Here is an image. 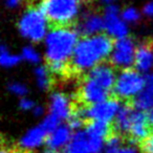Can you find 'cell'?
Listing matches in <instances>:
<instances>
[{"mask_svg":"<svg viewBox=\"0 0 153 153\" xmlns=\"http://www.w3.org/2000/svg\"><path fill=\"white\" fill-rule=\"evenodd\" d=\"M78 30L84 36L101 34L104 30V17L97 13H86L81 18Z\"/></svg>","mask_w":153,"mask_h":153,"instance_id":"15","label":"cell"},{"mask_svg":"<svg viewBox=\"0 0 153 153\" xmlns=\"http://www.w3.org/2000/svg\"><path fill=\"white\" fill-rule=\"evenodd\" d=\"M143 151L144 153H153V135L143 142Z\"/></svg>","mask_w":153,"mask_h":153,"instance_id":"26","label":"cell"},{"mask_svg":"<svg viewBox=\"0 0 153 153\" xmlns=\"http://www.w3.org/2000/svg\"><path fill=\"white\" fill-rule=\"evenodd\" d=\"M72 135H74V132H72L71 127L69 125L61 124L53 131L49 132L47 135V148L56 151H63L68 145V143L70 142Z\"/></svg>","mask_w":153,"mask_h":153,"instance_id":"14","label":"cell"},{"mask_svg":"<svg viewBox=\"0 0 153 153\" xmlns=\"http://www.w3.org/2000/svg\"><path fill=\"white\" fill-rule=\"evenodd\" d=\"M148 117H149V124H150V128L151 130L153 131V110H151L148 114Z\"/></svg>","mask_w":153,"mask_h":153,"instance_id":"31","label":"cell"},{"mask_svg":"<svg viewBox=\"0 0 153 153\" xmlns=\"http://www.w3.org/2000/svg\"><path fill=\"white\" fill-rule=\"evenodd\" d=\"M22 58L20 53H14L7 46L2 45L0 48V63L4 68H13L16 67L21 62Z\"/></svg>","mask_w":153,"mask_h":153,"instance_id":"19","label":"cell"},{"mask_svg":"<svg viewBox=\"0 0 153 153\" xmlns=\"http://www.w3.org/2000/svg\"><path fill=\"white\" fill-rule=\"evenodd\" d=\"M19 107L23 111H33L36 107V103L28 97H23L19 102Z\"/></svg>","mask_w":153,"mask_h":153,"instance_id":"24","label":"cell"},{"mask_svg":"<svg viewBox=\"0 0 153 153\" xmlns=\"http://www.w3.org/2000/svg\"><path fill=\"white\" fill-rule=\"evenodd\" d=\"M146 88H148V89H150L151 91H153V71L151 72L150 76L147 78V86Z\"/></svg>","mask_w":153,"mask_h":153,"instance_id":"30","label":"cell"},{"mask_svg":"<svg viewBox=\"0 0 153 153\" xmlns=\"http://www.w3.org/2000/svg\"><path fill=\"white\" fill-rule=\"evenodd\" d=\"M121 15L128 24L136 23L140 19V12L133 7H128L124 9L123 11H121Z\"/></svg>","mask_w":153,"mask_h":153,"instance_id":"21","label":"cell"},{"mask_svg":"<svg viewBox=\"0 0 153 153\" xmlns=\"http://www.w3.org/2000/svg\"><path fill=\"white\" fill-rule=\"evenodd\" d=\"M135 69L142 74L153 71V46L151 44H142L137 47L134 62Z\"/></svg>","mask_w":153,"mask_h":153,"instance_id":"16","label":"cell"},{"mask_svg":"<svg viewBox=\"0 0 153 153\" xmlns=\"http://www.w3.org/2000/svg\"><path fill=\"white\" fill-rule=\"evenodd\" d=\"M49 24L51 21L41 7H30L20 16L17 26L19 34L25 40L38 43L44 41L51 30Z\"/></svg>","mask_w":153,"mask_h":153,"instance_id":"6","label":"cell"},{"mask_svg":"<svg viewBox=\"0 0 153 153\" xmlns=\"http://www.w3.org/2000/svg\"><path fill=\"white\" fill-rule=\"evenodd\" d=\"M74 107L70 98L62 91H56L51 94L48 102V113L56 117L60 123L69 121L74 114Z\"/></svg>","mask_w":153,"mask_h":153,"instance_id":"12","label":"cell"},{"mask_svg":"<svg viewBox=\"0 0 153 153\" xmlns=\"http://www.w3.org/2000/svg\"><path fill=\"white\" fill-rule=\"evenodd\" d=\"M0 153H12L11 152V151H10V150H7V149H2V150H1V152H0Z\"/></svg>","mask_w":153,"mask_h":153,"instance_id":"34","label":"cell"},{"mask_svg":"<svg viewBox=\"0 0 153 153\" xmlns=\"http://www.w3.org/2000/svg\"><path fill=\"white\" fill-rule=\"evenodd\" d=\"M39 153H58V151L53 150V149H49V148H47V149H44V150L40 151V152H39Z\"/></svg>","mask_w":153,"mask_h":153,"instance_id":"33","label":"cell"},{"mask_svg":"<svg viewBox=\"0 0 153 153\" xmlns=\"http://www.w3.org/2000/svg\"><path fill=\"white\" fill-rule=\"evenodd\" d=\"M101 3L103 4H106V5H109V4H114V2L117 0H99Z\"/></svg>","mask_w":153,"mask_h":153,"instance_id":"32","label":"cell"},{"mask_svg":"<svg viewBox=\"0 0 153 153\" xmlns=\"http://www.w3.org/2000/svg\"><path fill=\"white\" fill-rule=\"evenodd\" d=\"M134 108L142 110L144 112L153 110V91L145 88L137 97L133 100Z\"/></svg>","mask_w":153,"mask_h":153,"instance_id":"18","label":"cell"},{"mask_svg":"<svg viewBox=\"0 0 153 153\" xmlns=\"http://www.w3.org/2000/svg\"><path fill=\"white\" fill-rule=\"evenodd\" d=\"M117 74L111 65L103 63L87 72L79 89V96L84 104L94 105L109 99L113 91Z\"/></svg>","mask_w":153,"mask_h":153,"instance_id":"3","label":"cell"},{"mask_svg":"<svg viewBox=\"0 0 153 153\" xmlns=\"http://www.w3.org/2000/svg\"><path fill=\"white\" fill-rule=\"evenodd\" d=\"M113 43L108 35L84 36L80 39L71 59V66L78 72H88L103 64L112 51Z\"/></svg>","mask_w":153,"mask_h":153,"instance_id":"2","label":"cell"},{"mask_svg":"<svg viewBox=\"0 0 153 153\" xmlns=\"http://www.w3.org/2000/svg\"><path fill=\"white\" fill-rule=\"evenodd\" d=\"M136 47L134 41L129 37L117 39L113 43L110 53V62L114 67L126 69L134 65L136 56Z\"/></svg>","mask_w":153,"mask_h":153,"instance_id":"10","label":"cell"},{"mask_svg":"<svg viewBox=\"0 0 153 153\" xmlns=\"http://www.w3.org/2000/svg\"><path fill=\"white\" fill-rule=\"evenodd\" d=\"M106 153H142L138 148H136L133 145H125L123 144L120 148H117L114 151H110V152Z\"/></svg>","mask_w":153,"mask_h":153,"instance_id":"25","label":"cell"},{"mask_svg":"<svg viewBox=\"0 0 153 153\" xmlns=\"http://www.w3.org/2000/svg\"><path fill=\"white\" fill-rule=\"evenodd\" d=\"M147 86V79L144 74L137 69L126 68L121 69L117 74L113 92L119 99L131 100L135 99Z\"/></svg>","mask_w":153,"mask_h":153,"instance_id":"8","label":"cell"},{"mask_svg":"<svg viewBox=\"0 0 153 153\" xmlns=\"http://www.w3.org/2000/svg\"><path fill=\"white\" fill-rule=\"evenodd\" d=\"M44 111H45V109L43 108L42 106L36 105V107H35L34 110H33V113H34V115H36V117H42V115L44 114Z\"/></svg>","mask_w":153,"mask_h":153,"instance_id":"29","label":"cell"},{"mask_svg":"<svg viewBox=\"0 0 153 153\" xmlns=\"http://www.w3.org/2000/svg\"><path fill=\"white\" fill-rule=\"evenodd\" d=\"M22 60L33 65H38L41 62L42 59V55H41L40 51L34 45H26L22 48L21 53H20Z\"/></svg>","mask_w":153,"mask_h":153,"instance_id":"20","label":"cell"},{"mask_svg":"<svg viewBox=\"0 0 153 153\" xmlns=\"http://www.w3.org/2000/svg\"><path fill=\"white\" fill-rule=\"evenodd\" d=\"M7 88H9V91L16 97L23 98V97H26V94H27V87H26L25 84L21 83V82H12V83H10Z\"/></svg>","mask_w":153,"mask_h":153,"instance_id":"22","label":"cell"},{"mask_svg":"<svg viewBox=\"0 0 153 153\" xmlns=\"http://www.w3.org/2000/svg\"><path fill=\"white\" fill-rule=\"evenodd\" d=\"M48 132L41 125L32 127L25 131L19 140V148L24 152H34L46 144Z\"/></svg>","mask_w":153,"mask_h":153,"instance_id":"13","label":"cell"},{"mask_svg":"<svg viewBox=\"0 0 153 153\" xmlns=\"http://www.w3.org/2000/svg\"><path fill=\"white\" fill-rule=\"evenodd\" d=\"M78 42V32L74 28L69 26H56L51 28L43 41V51L53 74H62L65 72Z\"/></svg>","mask_w":153,"mask_h":153,"instance_id":"1","label":"cell"},{"mask_svg":"<svg viewBox=\"0 0 153 153\" xmlns=\"http://www.w3.org/2000/svg\"><path fill=\"white\" fill-rule=\"evenodd\" d=\"M113 123L117 132L128 134L132 140L137 143L146 140L152 131L146 112L129 106L122 107Z\"/></svg>","mask_w":153,"mask_h":153,"instance_id":"5","label":"cell"},{"mask_svg":"<svg viewBox=\"0 0 153 153\" xmlns=\"http://www.w3.org/2000/svg\"><path fill=\"white\" fill-rule=\"evenodd\" d=\"M41 9L51 23L57 26H67L80 16L82 0H44Z\"/></svg>","mask_w":153,"mask_h":153,"instance_id":"7","label":"cell"},{"mask_svg":"<svg viewBox=\"0 0 153 153\" xmlns=\"http://www.w3.org/2000/svg\"><path fill=\"white\" fill-rule=\"evenodd\" d=\"M122 106L120 105L119 101L109 98L97 104L87 105L85 108H82L78 111L85 121L98 122L109 125L114 122Z\"/></svg>","mask_w":153,"mask_h":153,"instance_id":"9","label":"cell"},{"mask_svg":"<svg viewBox=\"0 0 153 153\" xmlns=\"http://www.w3.org/2000/svg\"><path fill=\"white\" fill-rule=\"evenodd\" d=\"M61 124L62 123H60L56 117H51V114H47L46 117H44V119L42 120V122H41L40 125L49 133V132L53 131L55 128H57L58 126L61 125Z\"/></svg>","mask_w":153,"mask_h":153,"instance_id":"23","label":"cell"},{"mask_svg":"<svg viewBox=\"0 0 153 153\" xmlns=\"http://www.w3.org/2000/svg\"><path fill=\"white\" fill-rule=\"evenodd\" d=\"M5 3L10 9H17L21 4V0H5Z\"/></svg>","mask_w":153,"mask_h":153,"instance_id":"28","label":"cell"},{"mask_svg":"<svg viewBox=\"0 0 153 153\" xmlns=\"http://www.w3.org/2000/svg\"><path fill=\"white\" fill-rule=\"evenodd\" d=\"M144 14L146 16H148L149 18H152L153 19V0L148 2L144 7Z\"/></svg>","mask_w":153,"mask_h":153,"instance_id":"27","label":"cell"},{"mask_svg":"<svg viewBox=\"0 0 153 153\" xmlns=\"http://www.w3.org/2000/svg\"><path fill=\"white\" fill-rule=\"evenodd\" d=\"M108 136V124L89 122L85 129L74 132L63 153H104Z\"/></svg>","mask_w":153,"mask_h":153,"instance_id":"4","label":"cell"},{"mask_svg":"<svg viewBox=\"0 0 153 153\" xmlns=\"http://www.w3.org/2000/svg\"><path fill=\"white\" fill-rule=\"evenodd\" d=\"M103 17H104V30L106 32V35L115 40L128 37L129 24L123 19L121 11L117 5H106Z\"/></svg>","mask_w":153,"mask_h":153,"instance_id":"11","label":"cell"},{"mask_svg":"<svg viewBox=\"0 0 153 153\" xmlns=\"http://www.w3.org/2000/svg\"><path fill=\"white\" fill-rule=\"evenodd\" d=\"M51 74L49 67L38 65L35 69V80L39 89L47 90L51 85Z\"/></svg>","mask_w":153,"mask_h":153,"instance_id":"17","label":"cell"}]
</instances>
